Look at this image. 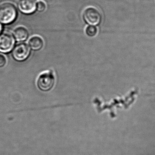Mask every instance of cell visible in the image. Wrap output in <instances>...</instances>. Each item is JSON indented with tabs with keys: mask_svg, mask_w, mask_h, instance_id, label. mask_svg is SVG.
Instances as JSON below:
<instances>
[{
	"mask_svg": "<svg viewBox=\"0 0 155 155\" xmlns=\"http://www.w3.org/2000/svg\"><path fill=\"white\" fill-rule=\"evenodd\" d=\"M86 33L90 37H94L96 35L97 29L95 25H90L87 26L85 30Z\"/></svg>",
	"mask_w": 155,
	"mask_h": 155,
	"instance_id": "cell-9",
	"label": "cell"
},
{
	"mask_svg": "<svg viewBox=\"0 0 155 155\" xmlns=\"http://www.w3.org/2000/svg\"><path fill=\"white\" fill-rule=\"evenodd\" d=\"M54 83L55 78L53 74L50 72L41 74L37 79V87L42 92L51 91L54 86Z\"/></svg>",
	"mask_w": 155,
	"mask_h": 155,
	"instance_id": "cell-2",
	"label": "cell"
},
{
	"mask_svg": "<svg viewBox=\"0 0 155 155\" xmlns=\"http://www.w3.org/2000/svg\"><path fill=\"white\" fill-rule=\"evenodd\" d=\"M30 48L25 42L17 44L14 47L12 52V56L15 60L18 62H22L26 60L30 55Z\"/></svg>",
	"mask_w": 155,
	"mask_h": 155,
	"instance_id": "cell-5",
	"label": "cell"
},
{
	"mask_svg": "<svg viewBox=\"0 0 155 155\" xmlns=\"http://www.w3.org/2000/svg\"><path fill=\"white\" fill-rule=\"evenodd\" d=\"M3 30V26L2 24L0 22V34L2 33V31Z\"/></svg>",
	"mask_w": 155,
	"mask_h": 155,
	"instance_id": "cell-12",
	"label": "cell"
},
{
	"mask_svg": "<svg viewBox=\"0 0 155 155\" xmlns=\"http://www.w3.org/2000/svg\"><path fill=\"white\" fill-rule=\"evenodd\" d=\"M36 0H19L17 7L20 12L25 14H31L36 9Z\"/></svg>",
	"mask_w": 155,
	"mask_h": 155,
	"instance_id": "cell-6",
	"label": "cell"
},
{
	"mask_svg": "<svg viewBox=\"0 0 155 155\" xmlns=\"http://www.w3.org/2000/svg\"><path fill=\"white\" fill-rule=\"evenodd\" d=\"M46 9V5L43 1H39L36 5V9L39 12H43Z\"/></svg>",
	"mask_w": 155,
	"mask_h": 155,
	"instance_id": "cell-10",
	"label": "cell"
},
{
	"mask_svg": "<svg viewBox=\"0 0 155 155\" xmlns=\"http://www.w3.org/2000/svg\"><path fill=\"white\" fill-rule=\"evenodd\" d=\"M17 16L16 6L12 3L6 2L0 5V22L9 24L13 22Z\"/></svg>",
	"mask_w": 155,
	"mask_h": 155,
	"instance_id": "cell-1",
	"label": "cell"
},
{
	"mask_svg": "<svg viewBox=\"0 0 155 155\" xmlns=\"http://www.w3.org/2000/svg\"><path fill=\"white\" fill-rule=\"evenodd\" d=\"M28 30L23 26H18L13 31V35L15 39L18 42H23L26 41L29 36Z\"/></svg>",
	"mask_w": 155,
	"mask_h": 155,
	"instance_id": "cell-7",
	"label": "cell"
},
{
	"mask_svg": "<svg viewBox=\"0 0 155 155\" xmlns=\"http://www.w3.org/2000/svg\"><path fill=\"white\" fill-rule=\"evenodd\" d=\"M15 39L13 35L9 32L0 34V52L4 53L10 52L14 47Z\"/></svg>",
	"mask_w": 155,
	"mask_h": 155,
	"instance_id": "cell-3",
	"label": "cell"
},
{
	"mask_svg": "<svg viewBox=\"0 0 155 155\" xmlns=\"http://www.w3.org/2000/svg\"><path fill=\"white\" fill-rule=\"evenodd\" d=\"M84 21L87 24L91 25H98L102 20V15L99 11L94 7L86 8L83 13Z\"/></svg>",
	"mask_w": 155,
	"mask_h": 155,
	"instance_id": "cell-4",
	"label": "cell"
},
{
	"mask_svg": "<svg viewBox=\"0 0 155 155\" xmlns=\"http://www.w3.org/2000/svg\"><path fill=\"white\" fill-rule=\"evenodd\" d=\"M7 63V59L6 56L3 54L0 53V68L3 67L6 65Z\"/></svg>",
	"mask_w": 155,
	"mask_h": 155,
	"instance_id": "cell-11",
	"label": "cell"
},
{
	"mask_svg": "<svg viewBox=\"0 0 155 155\" xmlns=\"http://www.w3.org/2000/svg\"><path fill=\"white\" fill-rule=\"evenodd\" d=\"M28 44L32 50L38 51L41 50L43 47L44 42L41 37L35 35L30 38Z\"/></svg>",
	"mask_w": 155,
	"mask_h": 155,
	"instance_id": "cell-8",
	"label": "cell"
}]
</instances>
